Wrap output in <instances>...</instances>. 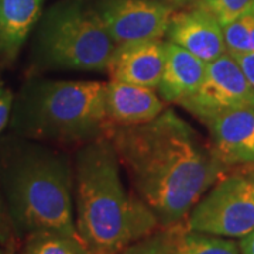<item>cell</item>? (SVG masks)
<instances>
[{
  "instance_id": "cell-1",
  "label": "cell",
  "mask_w": 254,
  "mask_h": 254,
  "mask_svg": "<svg viewBox=\"0 0 254 254\" xmlns=\"http://www.w3.org/2000/svg\"><path fill=\"white\" fill-rule=\"evenodd\" d=\"M108 137L136 195L154 213L160 227L185 222L229 170L173 109L143 125L113 126Z\"/></svg>"
},
{
  "instance_id": "cell-2",
  "label": "cell",
  "mask_w": 254,
  "mask_h": 254,
  "mask_svg": "<svg viewBox=\"0 0 254 254\" xmlns=\"http://www.w3.org/2000/svg\"><path fill=\"white\" fill-rule=\"evenodd\" d=\"M76 230L91 254H116L154 233V213L127 192L108 136L79 145L73 163Z\"/></svg>"
},
{
  "instance_id": "cell-3",
  "label": "cell",
  "mask_w": 254,
  "mask_h": 254,
  "mask_svg": "<svg viewBox=\"0 0 254 254\" xmlns=\"http://www.w3.org/2000/svg\"><path fill=\"white\" fill-rule=\"evenodd\" d=\"M72 190L65 153L27 140L0 145V192L18 237L47 230L79 236Z\"/></svg>"
},
{
  "instance_id": "cell-4",
  "label": "cell",
  "mask_w": 254,
  "mask_h": 254,
  "mask_svg": "<svg viewBox=\"0 0 254 254\" xmlns=\"http://www.w3.org/2000/svg\"><path fill=\"white\" fill-rule=\"evenodd\" d=\"M106 83L30 79L14 98L16 136L57 144H85L109 134Z\"/></svg>"
},
{
  "instance_id": "cell-5",
  "label": "cell",
  "mask_w": 254,
  "mask_h": 254,
  "mask_svg": "<svg viewBox=\"0 0 254 254\" xmlns=\"http://www.w3.org/2000/svg\"><path fill=\"white\" fill-rule=\"evenodd\" d=\"M116 43L92 3L65 0L40 23L33 61L38 68L108 72Z\"/></svg>"
},
{
  "instance_id": "cell-6",
  "label": "cell",
  "mask_w": 254,
  "mask_h": 254,
  "mask_svg": "<svg viewBox=\"0 0 254 254\" xmlns=\"http://www.w3.org/2000/svg\"><path fill=\"white\" fill-rule=\"evenodd\" d=\"M190 230L243 237L254 229V184L246 174L225 175L200 198L185 219Z\"/></svg>"
},
{
  "instance_id": "cell-7",
  "label": "cell",
  "mask_w": 254,
  "mask_h": 254,
  "mask_svg": "<svg viewBox=\"0 0 254 254\" xmlns=\"http://www.w3.org/2000/svg\"><path fill=\"white\" fill-rule=\"evenodd\" d=\"M253 100L254 89L235 58L226 53L208 63L199 89L180 105L202 122H206L226 110Z\"/></svg>"
},
{
  "instance_id": "cell-8",
  "label": "cell",
  "mask_w": 254,
  "mask_h": 254,
  "mask_svg": "<svg viewBox=\"0 0 254 254\" xmlns=\"http://www.w3.org/2000/svg\"><path fill=\"white\" fill-rule=\"evenodd\" d=\"M92 4L116 46L163 38L175 11L161 0H95Z\"/></svg>"
},
{
  "instance_id": "cell-9",
  "label": "cell",
  "mask_w": 254,
  "mask_h": 254,
  "mask_svg": "<svg viewBox=\"0 0 254 254\" xmlns=\"http://www.w3.org/2000/svg\"><path fill=\"white\" fill-rule=\"evenodd\" d=\"M165 37L205 63L227 53L222 24L203 1L174 11Z\"/></svg>"
},
{
  "instance_id": "cell-10",
  "label": "cell",
  "mask_w": 254,
  "mask_h": 254,
  "mask_svg": "<svg viewBox=\"0 0 254 254\" xmlns=\"http://www.w3.org/2000/svg\"><path fill=\"white\" fill-rule=\"evenodd\" d=\"M210 147L227 167L254 164V100L205 122Z\"/></svg>"
},
{
  "instance_id": "cell-11",
  "label": "cell",
  "mask_w": 254,
  "mask_h": 254,
  "mask_svg": "<svg viewBox=\"0 0 254 254\" xmlns=\"http://www.w3.org/2000/svg\"><path fill=\"white\" fill-rule=\"evenodd\" d=\"M167 41L161 38L119 44L108 68L110 81L157 89L165 64Z\"/></svg>"
},
{
  "instance_id": "cell-12",
  "label": "cell",
  "mask_w": 254,
  "mask_h": 254,
  "mask_svg": "<svg viewBox=\"0 0 254 254\" xmlns=\"http://www.w3.org/2000/svg\"><path fill=\"white\" fill-rule=\"evenodd\" d=\"M155 89L110 81L106 83V115L112 126H134L154 120L165 110Z\"/></svg>"
},
{
  "instance_id": "cell-13",
  "label": "cell",
  "mask_w": 254,
  "mask_h": 254,
  "mask_svg": "<svg viewBox=\"0 0 254 254\" xmlns=\"http://www.w3.org/2000/svg\"><path fill=\"white\" fill-rule=\"evenodd\" d=\"M208 63L188 53L181 47L167 41L165 64L160 83L158 96L165 103H181L199 89L206 73Z\"/></svg>"
},
{
  "instance_id": "cell-14",
  "label": "cell",
  "mask_w": 254,
  "mask_h": 254,
  "mask_svg": "<svg viewBox=\"0 0 254 254\" xmlns=\"http://www.w3.org/2000/svg\"><path fill=\"white\" fill-rule=\"evenodd\" d=\"M44 0H0V63L17 58L28 34L41 17Z\"/></svg>"
},
{
  "instance_id": "cell-15",
  "label": "cell",
  "mask_w": 254,
  "mask_h": 254,
  "mask_svg": "<svg viewBox=\"0 0 254 254\" xmlns=\"http://www.w3.org/2000/svg\"><path fill=\"white\" fill-rule=\"evenodd\" d=\"M173 254H240V250L227 237L190 230L182 222L177 225Z\"/></svg>"
},
{
  "instance_id": "cell-16",
  "label": "cell",
  "mask_w": 254,
  "mask_h": 254,
  "mask_svg": "<svg viewBox=\"0 0 254 254\" xmlns=\"http://www.w3.org/2000/svg\"><path fill=\"white\" fill-rule=\"evenodd\" d=\"M23 254H91L79 236L61 232H37L26 236Z\"/></svg>"
},
{
  "instance_id": "cell-17",
  "label": "cell",
  "mask_w": 254,
  "mask_h": 254,
  "mask_svg": "<svg viewBox=\"0 0 254 254\" xmlns=\"http://www.w3.org/2000/svg\"><path fill=\"white\" fill-rule=\"evenodd\" d=\"M222 28L227 54L236 55L254 51V9L222 26Z\"/></svg>"
},
{
  "instance_id": "cell-18",
  "label": "cell",
  "mask_w": 254,
  "mask_h": 254,
  "mask_svg": "<svg viewBox=\"0 0 254 254\" xmlns=\"http://www.w3.org/2000/svg\"><path fill=\"white\" fill-rule=\"evenodd\" d=\"M175 230L177 225L157 229L154 233L137 240L116 254H173Z\"/></svg>"
},
{
  "instance_id": "cell-19",
  "label": "cell",
  "mask_w": 254,
  "mask_h": 254,
  "mask_svg": "<svg viewBox=\"0 0 254 254\" xmlns=\"http://www.w3.org/2000/svg\"><path fill=\"white\" fill-rule=\"evenodd\" d=\"M202 1L216 16L222 26L254 9V0H202Z\"/></svg>"
},
{
  "instance_id": "cell-20",
  "label": "cell",
  "mask_w": 254,
  "mask_h": 254,
  "mask_svg": "<svg viewBox=\"0 0 254 254\" xmlns=\"http://www.w3.org/2000/svg\"><path fill=\"white\" fill-rule=\"evenodd\" d=\"M20 239L11 222L9 210L6 206V202L3 199V195L0 192V245L6 249L13 250L14 246Z\"/></svg>"
},
{
  "instance_id": "cell-21",
  "label": "cell",
  "mask_w": 254,
  "mask_h": 254,
  "mask_svg": "<svg viewBox=\"0 0 254 254\" xmlns=\"http://www.w3.org/2000/svg\"><path fill=\"white\" fill-rule=\"evenodd\" d=\"M232 57L235 58V61L240 66L245 78L250 83V86L254 89V51L232 55Z\"/></svg>"
},
{
  "instance_id": "cell-22",
  "label": "cell",
  "mask_w": 254,
  "mask_h": 254,
  "mask_svg": "<svg viewBox=\"0 0 254 254\" xmlns=\"http://www.w3.org/2000/svg\"><path fill=\"white\" fill-rule=\"evenodd\" d=\"M13 103H14V95L7 89L0 93V131L7 126L13 110Z\"/></svg>"
},
{
  "instance_id": "cell-23",
  "label": "cell",
  "mask_w": 254,
  "mask_h": 254,
  "mask_svg": "<svg viewBox=\"0 0 254 254\" xmlns=\"http://www.w3.org/2000/svg\"><path fill=\"white\" fill-rule=\"evenodd\" d=\"M240 254H254V229L243 237H240L239 242Z\"/></svg>"
},
{
  "instance_id": "cell-24",
  "label": "cell",
  "mask_w": 254,
  "mask_h": 254,
  "mask_svg": "<svg viewBox=\"0 0 254 254\" xmlns=\"http://www.w3.org/2000/svg\"><path fill=\"white\" fill-rule=\"evenodd\" d=\"M164 3H167V4H170L171 7L174 9H185V7H190L192 4H195V3H198L196 0H161Z\"/></svg>"
},
{
  "instance_id": "cell-25",
  "label": "cell",
  "mask_w": 254,
  "mask_h": 254,
  "mask_svg": "<svg viewBox=\"0 0 254 254\" xmlns=\"http://www.w3.org/2000/svg\"><path fill=\"white\" fill-rule=\"evenodd\" d=\"M246 175L253 181L254 184V164H252V167H249V168H246Z\"/></svg>"
},
{
  "instance_id": "cell-26",
  "label": "cell",
  "mask_w": 254,
  "mask_h": 254,
  "mask_svg": "<svg viewBox=\"0 0 254 254\" xmlns=\"http://www.w3.org/2000/svg\"><path fill=\"white\" fill-rule=\"evenodd\" d=\"M3 91H4V89H3V88H1V85H0V93H1Z\"/></svg>"
},
{
  "instance_id": "cell-27",
  "label": "cell",
  "mask_w": 254,
  "mask_h": 254,
  "mask_svg": "<svg viewBox=\"0 0 254 254\" xmlns=\"http://www.w3.org/2000/svg\"><path fill=\"white\" fill-rule=\"evenodd\" d=\"M0 254H3V252H1V250H0Z\"/></svg>"
}]
</instances>
